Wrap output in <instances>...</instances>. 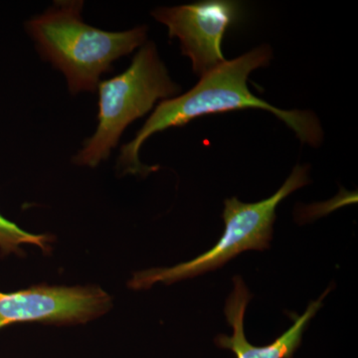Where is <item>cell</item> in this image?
<instances>
[{"instance_id": "52a82bcc", "label": "cell", "mask_w": 358, "mask_h": 358, "mask_svg": "<svg viewBox=\"0 0 358 358\" xmlns=\"http://www.w3.org/2000/svg\"><path fill=\"white\" fill-rule=\"evenodd\" d=\"M233 282L234 289L226 301L224 310L228 324L233 327V336L219 334L215 338L216 345L224 350H232L237 358H293L294 353L300 348L303 333L322 308V300L329 294V289L319 300L310 303L303 315H294L293 326L274 343L265 346H255L249 343L244 333L245 312L252 294L240 275L233 278Z\"/></svg>"}, {"instance_id": "7a4b0ae2", "label": "cell", "mask_w": 358, "mask_h": 358, "mask_svg": "<svg viewBox=\"0 0 358 358\" xmlns=\"http://www.w3.org/2000/svg\"><path fill=\"white\" fill-rule=\"evenodd\" d=\"M83 6L81 0L55 1L25 24L44 60L64 74L72 94L96 92L115 61L147 41V26L110 32L86 24Z\"/></svg>"}, {"instance_id": "6da1fadb", "label": "cell", "mask_w": 358, "mask_h": 358, "mask_svg": "<svg viewBox=\"0 0 358 358\" xmlns=\"http://www.w3.org/2000/svg\"><path fill=\"white\" fill-rule=\"evenodd\" d=\"M273 51L268 45L256 47L240 57L225 61L187 93L167 99L155 108L133 141L122 145L117 159V171L122 176H148L157 167L141 164L140 150L152 134L167 129L185 126L204 115L231 110L256 109L268 110L284 122L303 143L320 147L324 131L319 117L310 110L278 109L254 96L248 88V78L253 71L270 64Z\"/></svg>"}, {"instance_id": "5b68a950", "label": "cell", "mask_w": 358, "mask_h": 358, "mask_svg": "<svg viewBox=\"0 0 358 358\" xmlns=\"http://www.w3.org/2000/svg\"><path fill=\"white\" fill-rule=\"evenodd\" d=\"M113 308V298L96 285H33L20 291H0V329L17 324H85Z\"/></svg>"}, {"instance_id": "8992f818", "label": "cell", "mask_w": 358, "mask_h": 358, "mask_svg": "<svg viewBox=\"0 0 358 358\" xmlns=\"http://www.w3.org/2000/svg\"><path fill=\"white\" fill-rule=\"evenodd\" d=\"M152 15L166 26L171 38L179 40L183 55L192 60L193 72L201 78L225 62L223 37L241 20L242 6L230 0H204L159 7Z\"/></svg>"}, {"instance_id": "3957f363", "label": "cell", "mask_w": 358, "mask_h": 358, "mask_svg": "<svg viewBox=\"0 0 358 358\" xmlns=\"http://www.w3.org/2000/svg\"><path fill=\"white\" fill-rule=\"evenodd\" d=\"M98 126L73 157L77 166L96 167L110 157L129 124L154 108L159 100L178 95L180 86L171 80L154 42L136 54L122 74L98 86Z\"/></svg>"}, {"instance_id": "277c9868", "label": "cell", "mask_w": 358, "mask_h": 358, "mask_svg": "<svg viewBox=\"0 0 358 358\" xmlns=\"http://www.w3.org/2000/svg\"><path fill=\"white\" fill-rule=\"evenodd\" d=\"M308 183V166H296L284 185L270 199L244 203L236 197L224 201L225 229L213 248L188 262L169 268H152L134 273L128 286L134 291L152 288L155 284L173 285L199 277L223 267L233 258L248 250L264 251L273 238L275 210L291 193Z\"/></svg>"}, {"instance_id": "ba28073f", "label": "cell", "mask_w": 358, "mask_h": 358, "mask_svg": "<svg viewBox=\"0 0 358 358\" xmlns=\"http://www.w3.org/2000/svg\"><path fill=\"white\" fill-rule=\"evenodd\" d=\"M55 236L51 234H33L23 230L13 221L0 214V256L14 254L24 256L22 246L31 245L38 247L44 254H50Z\"/></svg>"}]
</instances>
